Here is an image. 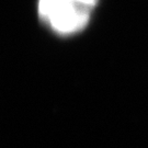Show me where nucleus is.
I'll list each match as a JSON object with an SVG mask.
<instances>
[{"mask_svg":"<svg viewBox=\"0 0 148 148\" xmlns=\"http://www.w3.org/2000/svg\"><path fill=\"white\" fill-rule=\"evenodd\" d=\"M98 0H40L38 16L58 34H74L85 29Z\"/></svg>","mask_w":148,"mask_h":148,"instance_id":"f257e3e1","label":"nucleus"}]
</instances>
